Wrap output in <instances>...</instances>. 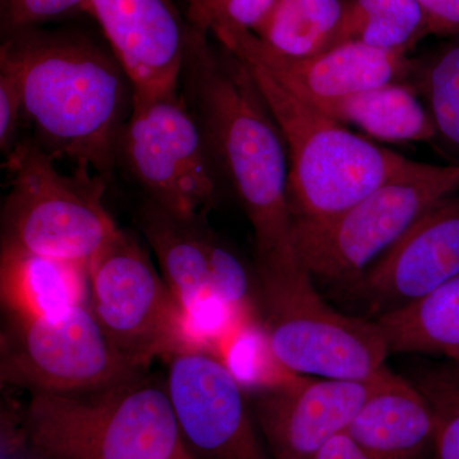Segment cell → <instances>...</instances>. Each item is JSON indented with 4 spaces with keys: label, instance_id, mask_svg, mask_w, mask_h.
Listing matches in <instances>:
<instances>
[{
    "label": "cell",
    "instance_id": "1",
    "mask_svg": "<svg viewBox=\"0 0 459 459\" xmlns=\"http://www.w3.org/2000/svg\"><path fill=\"white\" fill-rule=\"evenodd\" d=\"M181 80L223 186L234 193L255 232L256 282L283 285L307 276L295 249L285 140L249 68L189 26Z\"/></svg>",
    "mask_w": 459,
    "mask_h": 459
},
{
    "label": "cell",
    "instance_id": "2",
    "mask_svg": "<svg viewBox=\"0 0 459 459\" xmlns=\"http://www.w3.org/2000/svg\"><path fill=\"white\" fill-rule=\"evenodd\" d=\"M0 57L16 69L23 117L54 159L107 177L134 105V90L113 51L75 33H12Z\"/></svg>",
    "mask_w": 459,
    "mask_h": 459
},
{
    "label": "cell",
    "instance_id": "3",
    "mask_svg": "<svg viewBox=\"0 0 459 459\" xmlns=\"http://www.w3.org/2000/svg\"><path fill=\"white\" fill-rule=\"evenodd\" d=\"M21 433L38 459H195L165 377L148 370L98 391L30 394Z\"/></svg>",
    "mask_w": 459,
    "mask_h": 459
},
{
    "label": "cell",
    "instance_id": "4",
    "mask_svg": "<svg viewBox=\"0 0 459 459\" xmlns=\"http://www.w3.org/2000/svg\"><path fill=\"white\" fill-rule=\"evenodd\" d=\"M241 60L285 140L294 222L332 219L419 165L299 99L258 63Z\"/></svg>",
    "mask_w": 459,
    "mask_h": 459
},
{
    "label": "cell",
    "instance_id": "5",
    "mask_svg": "<svg viewBox=\"0 0 459 459\" xmlns=\"http://www.w3.org/2000/svg\"><path fill=\"white\" fill-rule=\"evenodd\" d=\"M5 159L2 247L89 268L120 230L105 205L104 177L84 169L63 174L33 138L18 142Z\"/></svg>",
    "mask_w": 459,
    "mask_h": 459
},
{
    "label": "cell",
    "instance_id": "6",
    "mask_svg": "<svg viewBox=\"0 0 459 459\" xmlns=\"http://www.w3.org/2000/svg\"><path fill=\"white\" fill-rule=\"evenodd\" d=\"M459 193V164L419 162L325 221L294 222L296 255L310 276L355 285L429 210Z\"/></svg>",
    "mask_w": 459,
    "mask_h": 459
},
{
    "label": "cell",
    "instance_id": "7",
    "mask_svg": "<svg viewBox=\"0 0 459 459\" xmlns=\"http://www.w3.org/2000/svg\"><path fill=\"white\" fill-rule=\"evenodd\" d=\"M258 325L283 370L300 376L368 382L385 369L389 349L376 319L329 307L307 276L258 286Z\"/></svg>",
    "mask_w": 459,
    "mask_h": 459
},
{
    "label": "cell",
    "instance_id": "8",
    "mask_svg": "<svg viewBox=\"0 0 459 459\" xmlns=\"http://www.w3.org/2000/svg\"><path fill=\"white\" fill-rule=\"evenodd\" d=\"M117 164L148 199L181 216H208L225 189L204 128L180 90L134 102Z\"/></svg>",
    "mask_w": 459,
    "mask_h": 459
},
{
    "label": "cell",
    "instance_id": "9",
    "mask_svg": "<svg viewBox=\"0 0 459 459\" xmlns=\"http://www.w3.org/2000/svg\"><path fill=\"white\" fill-rule=\"evenodd\" d=\"M0 382L29 394L98 391L143 373L117 351L89 303L40 318L5 316Z\"/></svg>",
    "mask_w": 459,
    "mask_h": 459
},
{
    "label": "cell",
    "instance_id": "10",
    "mask_svg": "<svg viewBox=\"0 0 459 459\" xmlns=\"http://www.w3.org/2000/svg\"><path fill=\"white\" fill-rule=\"evenodd\" d=\"M89 279L96 319L133 364L150 369L156 359L195 343L186 312L131 232L119 230L91 262Z\"/></svg>",
    "mask_w": 459,
    "mask_h": 459
},
{
    "label": "cell",
    "instance_id": "11",
    "mask_svg": "<svg viewBox=\"0 0 459 459\" xmlns=\"http://www.w3.org/2000/svg\"><path fill=\"white\" fill-rule=\"evenodd\" d=\"M165 382L195 459H271L247 389L213 347L190 343L165 359Z\"/></svg>",
    "mask_w": 459,
    "mask_h": 459
},
{
    "label": "cell",
    "instance_id": "12",
    "mask_svg": "<svg viewBox=\"0 0 459 459\" xmlns=\"http://www.w3.org/2000/svg\"><path fill=\"white\" fill-rule=\"evenodd\" d=\"M383 371L368 382L290 374L249 392L272 459H316L334 437L346 433Z\"/></svg>",
    "mask_w": 459,
    "mask_h": 459
},
{
    "label": "cell",
    "instance_id": "13",
    "mask_svg": "<svg viewBox=\"0 0 459 459\" xmlns=\"http://www.w3.org/2000/svg\"><path fill=\"white\" fill-rule=\"evenodd\" d=\"M212 38L241 59L258 63L287 90L319 110L382 84L406 82L412 65L407 53L359 42H342L316 56L292 59L268 50L250 31L220 32Z\"/></svg>",
    "mask_w": 459,
    "mask_h": 459
},
{
    "label": "cell",
    "instance_id": "14",
    "mask_svg": "<svg viewBox=\"0 0 459 459\" xmlns=\"http://www.w3.org/2000/svg\"><path fill=\"white\" fill-rule=\"evenodd\" d=\"M87 13L128 75L134 102L179 90L189 25L174 0H90Z\"/></svg>",
    "mask_w": 459,
    "mask_h": 459
},
{
    "label": "cell",
    "instance_id": "15",
    "mask_svg": "<svg viewBox=\"0 0 459 459\" xmlns=\"http://www.w3.org/2000/svg\"><path fill=\"white\" fill-rule=\"evenodd\" d=\"M459 276V193L444 199L355 283L385 314L420 300Z\"/></svg>",
    "mask_w": 459,
    "mask_h": 459
},
{
    "label": "cell",
    "instance_id": "16",
    "mask_svg": "<svg viewBox=\"0 0 459 459\" xmlns=\"http://www.w3.org/2000/svg\"><path fill=\"white\" fill-rule=\"evenodd\" d=\"M346 435L370 459L435 457L437 425L430 404L410 379L389 368Z\"/></svg>",
    "mask_w": 459,
    "mask_h": 459
},
{
    "label": "cell",
    "instance_id": "17",
    "mask_svg": "<svg viewBox=\"0 0 459 459\" xmlns=\"http://www.w3.org/2000/svg\"><path fill=\"white\" fill-rule=\"evenodd\" d=\"M207 217L181 216L148 198L138 207V228L186 318L214 299L210 277L212 228Z\"/></svg>",
    "mask_w": 459,
    "mask_h": 459
},
{
    "label": "cell",
    "instance_id": "18",
    "mask_svg": "<svg viewBox=\"0 0 459 459\" xmlns=\"http://www.w3.org/2000/svg\"><path fill=\"white\" fill-rule=\"evenodd\" d=\"M0 299L4 316L40 318L90 301L89 268L2 247Z\"/></svg>",
    "mask_w": 459,
    "mask_h": 459
},
{
    "label": "cell",
    "instance_id": "19",
    "mask_svg": "<svg viewBox=\"0 0 459 459\" xmlns=\"http://www.w3.org/2000/svg\"><path fill=\"white\" fill-rule=\"evenodd\" d=\"M323 113L352 124L374 140L389 143H430L433 120L415 89L407 82L382 84L329 105Z\"/></svg>",
    "mask_w": 459,
    "mask_h": 459
},
{
    "label": "cell",
    "instance_id": "20",
    "mask_svg": "<svg viewBox=\"0 0 459 459\" xmlns=\"http://www.w3.org/2000/svg\"><path fill=\"white\" fill-rule=\"evenodd\" d=\"M391 353H421L459 360V276L413 301L380 314Z\"/></svg>",
    "mask_w": 459,
    "mask_h": 459
},
{
    "label": "cell",
    "instance_id": "21",
    "mask_svg": "<svg viewBox=\"0 0 459 459\" xmlns=\"http://www.w3.org/2000/svg\"><path fill=\"white\" fill-rule=\"evenodd\" d=\"M344 0H277L253 31L268 50L304 59L337 44Z\"/></svg>",
    "mask_w": 459,
    "mask_h": 459
},
{
    "label": "cell",
    "instance_id": "22",
    "mask_svg": "<svg viewBox=\"0 0 459 459\" xmlns=\"http://www.w3.org/2000/svg\"><path fill=\"white\" fill-rule=\"evenodd\" d=\"M406 82L419 93L433 120V146L449 164H459V35L412 57Z\"/></svg>",
    "mask_w": 459,
    "mask_h": 459
},
{
    "label": "cell",
    "instance_id": "23",
    "mask_svg": "<svg viewBox=\"0 0 459 459\" xmlns=\"http://www.w3.org/2000/svg\"><path fill=\"white\" fill-rule=\"evenodd\" d=\"M428 35L419 0H344L336 45L359 42L376 49L410 54Z\"/></svg>",
    "mask_w": 459,
    "mask_h": 459
},
{
    "label": "cell",
    "instance_id": "24",
    "mask_svg": "<svg viewBox=\"0 0 459 459\" xmlns=\"http://www.w3.org/2000/svg\"><path fill=\"white\" fill-rule=\"evenodd\" d=\"M410 380L434 413V459H459V360L428 362L413 371Z\"/></svg>",
    "mask_w": 459,
    "mask_h": 459
},
{
    "label": "cell",
    "instance_id": "25",
    "mask_svg": "<svg viewBox=\"0 0 459 459\" xmlns=\"http://www.w3.org/2000/svg\"><path fill=\"white\" fill-rule=\"evenodd\" d=\"M277 0H188V25L207 35L253 32Z\"/></svg>",
    "mask_w": 459,
    "mask_h": 459
},
{
    "label": "cell",
    "instance_id": "26",
    "mask_svg": "<svg viewBox=\"0 0 459 459\" xmlns=\"http://www.w3.org/2000/svg\"><path fill=\"white\" fill-rule=\"evenodd\" d=\"M90 0H2V27L8 35L89 11Z\"/></svg>",
    "mask_w": 459,
    "mask_h": 459
},
{
    "label": "cell",
    "instance_id": "27",
    "mask_svg": "<svg viewBox=\"0 0 459 459\" xmlns=\"http://www.w3.org/2000/svg\"><path fill=\"white\" fill-rule=\"evenodd\" d=\"M23 117L22 87L16 69L0 57V148L5 157L17 146L18 126Z\"/></svg>",
    "mask_w": 459,
    "mask_h": 459
},
{
    "label": "cell",
    "instance_id": "28",
    "mask_svg": "<svg viewBox=\"0 0 459 459\" xmlns=\"http://www.w3.org/2000/svg\"><path fill=\"white\" fill-rule=\"evenodd\" d=\"M429 35H459V0H419Z\"/></svg>",
    "mask_w": 459,
    "mask_h": 459
},
{
    "label": "cell",
    "instance_id": "29",
    "mask_svg": "<svg viewBox=\"0 0 459 459\" xmlns=\"http://www.w3.org/2000/svg\"><path fill=\"white\" fill-rule=\"evenodd\" d=\"M316 459H370L346 433L338 435L320 452Z\"/></svg>",
    "mask_w": 459,
    "mask_h": 459
}]
</instances>
